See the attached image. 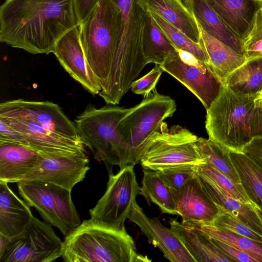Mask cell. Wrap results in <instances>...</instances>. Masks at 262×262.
<instances>
[{"label":"cell","mask_w":262,"mask_h":262,"mask_svg":"<svg viewBox=\"0 0 262 262\" xmlns=\"http://www.w3.org/2000/svg\"><path fill=\"white\" fill-rule=\"evenodd\" d=\"M234 34L243 41L248 36L257 11V0H206Z\"/></svg>","instance_id":"ffe728a7"},{"label":"cell","mask_w":262,"mask_h":262,"mask_svg":"<svg viewBox=\"0 0 262 262\" xmlns=\"http://www.w3.org/2000/svg\"><path fill=\"white\" fill-rule=\"evenodd\" d=\"M101 0H74L76 14L80 25L93 13Z\"/></svg>","instance_id":"ab89813d"},{"label":"cell","mask_w":262,"mask_h":262,"mask_svg":"<svg viewBox=\"0 0 262 262\" xmlns=\"http://www.w3.org/2000/svg\"><path fill=\"white\" fill-rule=\"evenodd\" d=\"M255 209H256V210L257 211V212H258V213L259 214V215L262 218V210H261L258 208H256V207H255Z\"/></svg>","instance_id":"bcb514c9"},{"label":"cell","mask_w":262,"mask_h":262,"mask_svg":"<svg viewBox=\"0 0 262 262\" xmlns=\"http://www.w3.org/2000/svg\"><path fill=\"white\" fill-rule=\"evenodd\" d=\"M0 115L29 120L60 136L82 142L75 123L52 102L22 99L6 101L0 104Z\"/></svg>","instance_id":"4fadbf2b"},{"label":"cell","mask_w":262,"mask_h":262,"mask_svg":"<svg viewBox=\"0 0 262 262\" xmlns=\"http://www.w3.org/2000/svg\"><path fill=\"white\" fill-rule=\"evenodd\" d=\"M8 184L0 181V233L11 238L23 231L34 216Z\"/></svg>","instance_id":"44dd1931"},{"label":"cell","mask_w":262,"mask_h":262,"mask_svg":"<svg viewBox=\"0 0 262 262\" xmlns=\"http://www.w3.org/2000/svg\"><path fill=\"white\" fill-rule=\"evenodd\" d=\"M177 109L175 101L156 89L135 106L128 108L119 120L120 133L127 145V165L140 163L154 134Z\"/></svg>","instance_id":"52a82bcc"},{"label":"cell","mask_w":262,"mask_h":262,"mask_svg":"<svg viewBox=\"0 0 262 262\" xmlns=\"http://www.w3.org/2000/svg\"><path fill=\"white\" fill-rule=\"evenodd\" d=\"M217 206L219 214L212 223L208 225L262 242L261 235L252 230L224 208Z\"/></svg>","instance_id":"e575fe53"},{"label":"cell","mask_w":262,"mask_h":262,"mask_svg":"<svg viewBox=\"0 0 262 262\" xmlns=\"http://www.w3.org/2000/svg\"><path fill=\"white\" fill-rule=\"evenodd\" d=\"M89 162L86 152L49 155L19 182H47L72 190L85 178Z\"/></svg>","instance_id":"5bb4252c"},{"label":"cell","mask_w":262,"mask_h":262,"mask_svg":"<svg viewBox=\"0 0 262 262\" xmlns=\"http://www.w3.org/2000/svg\"><path fill=\"white\" fill-rule=\"evenodd\" d=\"M262 5V0H257Z\"/></svg>","instance_id":"c3c4849f"},{"label":"cell","mask_w":262,"mask_h":262,"mask_svg":"<svg viewBox=\"0 0 262 262\" xmlns=\"http://www.w3.org/2000/svg\"><path fill=\"white\" fill-rule=\"evenodd\" d=\"M246 60L262 58V7L256 12L251 29L243 42Z\"/></svg>","instance_id":"d590c367"},{"label":"cell","mask_w":262,"mask_h":262,"mask_svg":"<svg viewBox=\"0 0 262 262\" xmlns=\"http://www.w3.org/2000/svg\"><path fill=\"white\" fill-rule=\"evenodd\" d=\"M66 262H148L137 252L125 228H113L91 219L80 225L63 241Z\"/></svg>","instance_id":"3957f363"},{"label":"cell","mask_w":262,"mask_h":262,"mask_svg":"<svg viewBox=\"0 0 262 262\" xmlns=\"http://www.w3.org/2000/svg\"><path fill=\"white\" fill-rule=\"evenodd\" d=\"M142 50L147 64L159 65L176 50L148 11L142 35Z\"/></svg>","instance_id":"83f0119b"},{"label":"cell","mask_w":262,"mask_h":262,"mask_svg":"<svg viewBox=\"0 0 262 262\" xmlns=\"http://www.w3.org/2000/svg\"><path fill=\"white\" fill-rule=\"evenodd\" d=\"M147 11L153 13L199 43L201 29L194 16L182 0H142Z\"/></svg>","instance_id":"603a6c76"},{"label":"cell","mask_w":262,"mask_h":262,"mask_svg":"<svg viewBox=\"0 0 262 262\" xmlns=\"http://www.w3.org/2000/svg\"><path fill=\"white\" fill-rule=\"evenodd\" d=\"M138 195L140 187L134 165H126L116 174L109 172L106 190L90 209V219L113 228L125 229V221Z\"/></svg>","instance_id":"30bf717a"},{"label":"cell","mask_w":262,"mask_h":262,"mask_svg":"<svg viewBox=\"0 0 262 262\" xmlns=\"http://www.w3.org/2000/svg\"><path fill=\"white\" fill-rule=\"evenodd\" d=\"M127 109L111 104L100 108L89 105L75 120L82 142L96 160L104 163L109 172L114 165L120 169L128 165L127 145L118 124Z\"/></svg>","instance_id":"5b68a950"},{"label":"cell","mask_w":262,"mask_h":262,"mask_svg":"<svg viewBox=\"0 0 262 262\" xmlns=\"http://www.w3.org/2000/svg\"><path fill=\"white\" fill-rule=\"evenodd\" d=\"M49 155L27 145L0 141V181L19 182Z\"/></svg>","instance_id":"d6986e66"},{"label":"cell","mask_w":262,"mask_h":262,"mask_svg":"<svg viewBox=\"0 0 262 262\" xmlns=\"http://www.w3.org/2000/svg\"><path fill=\"white\" fill-rule=\"evenodd\" d=\"M128 219L140 228L148 242L158 247L169 261L196 262L171 229L165 227L158 217H148L136 202Z\"/></svg>","instance_id":"ac0fdd59"},{"label":"cell","mask_w":262,"mask_h":262,"mask_svg":"<svg viewBox=\"0 0 262 262\" xmlns=\"http://www.w3.org/2000/svg\"><path fill=\"white\" fill-rule=\"evenodd\" d=\"M74 0H6L0 7V41L33 54L52 53L79 25Z\"/></svg>","instance_id":"6da1fadb"},{"label":"cell","mask_w":262,"mask_h":262,"mask_svg":"<svg viewBox=\"0 0 262 262\" xmlns=\"http://www.w3.org/2000/svg\"><path fill=\"white\" fill-rule=\"evenodd\" d=\"M140 195L150 205H157L163 213L177 215L175 204L170 188L164 182L158 172L143 169Z\"/></svg>","instance_id":"4dcf8cb0"},{"label":"cell","mask_w":262,"mask_h":262,"mask_svg":"<svg viewBox=\"0 0 262 262\" xmlns=\"http://www.w3.org/2000/svg\"><path fill=\"white\" fill-rule=\"evenodd\" d=\"M198 138L180 125L168 128L163 121L152 136L139 163L144 169L155 171L204 164L196 147Z\"/></svg>","instance_id":"ba28073f"},{"label":"cell","mask_w":262,"mask_h":262,"mask_svg":"<svg viewBox=\"0 0 262 262\" xmlns=\"http://www.w3.org/2000/svg\"><path fill=\"white\" fill-rule=\"evenodd\" d=\"M253 136L262 137V109L257 108L252 125Z\"/></svg>","instance_id":"7bdbcfd3"},{"label":"cell","mask_w":262,"mask_h":262,"mask_svg":"<svg viewBox=\"0 0 262 262\" xmlns=\"http://www.w3.org/2000/svg\"><path fill=\"white\" fill-rule=\"evenodd\" d=\"M160 66L192 93L206 110L219 92L222 83L208 65L188 52L176 49Z\"/></svg>","instance_id":"7c38bea8"},{"label":"cell","mask_w":262,"mask_h":262,"mask_svg":"<svg viewBox=\"0 0 262 262\" xmlns=\"http://www.w3.org/2000/svg\"><path fill=\"white\" fill-rule=\"evenodd\" d=\"M182 224L186 228L208 238L227 243L247 254L257 262H262L261 242L219 228L211 225L195 223Z\"/></svg>","instance_id":"f1b7e54d"},{"label":"cell","mask_w":262,"mask_h":262,"mask_svg":"<svg viewBox=\"0 0 262 262\" xmlns=\"http://www.w3.org/2000/svg\"><path fill=\"white\" fill-rule=\"evenodd\" d=\"M196 145L205 163L215 168L234 184L242 186L228 150L209 138L198 137Z\"/></svg>","instance_id":"1f68e13d"},{"label":"cell","mask_w":262,"mask_h":262,"mask_svg":"<svg viewBox=\"0 0 262 262\" xmlns=\"http://www.w3.org/2000/svg\"><path fill=\"white\" fill-rule=\"evenodd\" d=\"M10 238L0 233V253L6 248Z\"/></svg>","instance_id":"ee69618b"},{"label":"cell","mask_w":262,"mask_h":262,"mask_svg":"<svg viewBox=\"0 0 262 262\" xmlns=\"http://www.w3.org/2000/svg\"><path fill=\"white\" fill-rule=\"evenodd\" d=\"M259 96L262 97V91L260 92Z\"/></svg>","instance_id":"7dc6e473"},{"label":"cell","mask_w":262,"mask_h":262,"mask_svg":"<svg viewBox=\"0 0 262 262\" xmlns=\"http://www.w3.org/2000/svg\"><path fill=\"white\" fill-rule=\"evenodd\" d=\"M208 238L213 244L218 247L228 256L233 259L235 261L257 262L256 259L247 254L227 243L214 238Z\"/></svg>","instance_id":"f35d334b"},{"label":"cell","mask_w":262,"mask_h":262,"mask_svg":"<svg viewBox=\"0 0 262 262\" xmlns=\"http://www.w3.org/2000/svg\"><path fill=\"white\" fill-rule=\"evenodd\" d=\"M196 173L205 189L216 205L227 210L250 229L262 236V218L254 205L235 199L208 177Z\"/></svg>","instance_id":"d4e9b609"},{"label":"cell","mask_w":262,"mask_h":262,"mask_svg":"<svg viewBox=\"0 0 262 262\" xmlns=\"http://www.w3.org/2000/svg\"><path fill=\"white\" fill-rule=\"evenodd\" d=\"M117 11L118 33L110 72L99 93L108 104H118L147 64L142 35L147 11L142 0H113Z\"/></svg>","instance_id":"7a4b0ae2"},{"label":"cell","mask_w":262,"mask_h":262,"mask_svg":"<svg viewBox=\"0 0 262 262\" xmlns=\"http://www.w3.org/2000/svg\"><path fill=\"white\" fill-rule=\"evenodd\" d=\"M222 84L239 94L259 96L262 91V58L246 60L231 73Z\"/></svg>","instance_id":"f546056e"},{"label":"cell","mask_w":262,"mask_h":262,"mask_svg":"<svg viewBox=\"0 0 262 262\" xmlns=\"http://www.w3.org/2000/svg\"><path fill=\"white\" fill-rule=\"evenodd\" d=\"M259 95H241L224 84L206 110L205 128L209 139L225 149L243 152L253 137L252 125Z\"/></svg>","instance_id":"277c9868"},{"label":"cell","mask_w":262,"mask_h":262,"mask_svg":"<svg viewBox=\"0 0 262 262\" xmlns=\"http://www.w3.org/2000/svg\"><path fill=\"white\" fill-rule=\"evenodd\" d=\"M80 26L85 57L102 89L110 72L118 38L117 11L113 0H101Z\"/></svg>","instance_id":"8992f818"},{"label":"cell","mask_w":262,"mask_h":262,"mask_svg":"<svg viewBox=\"0 0 262 262\" xmlns=\"http://www.w3.org/2000/svg\"><path fill=\"white\" fill-rule=\"evenodd\" d=\"M80 34L79 25L58 40L52 53L70 75L94 96L99 94L101 87L86 61Z\"/></svg>","instance_id":"9a60e30c"},{"label":"cell","mask_w":262,"mask_h":262,"mask_svg":"<svg viewBox=\"0 0 262 262\" xmlns=\"http://www.w3.org/2000/svg\"><path fill=\"white\" fill-rule=\"evenodd\" d=\"M163 70L160 65L155 64L154 68L139 79L134 80L131 85L132 91L144 97L156 89Z\"/></svg>","instance_id":"74e56055"},{"label":"cell","mask_w":262,"mask_h":262,"mask_svg":"<svg viewBox=\"0 0 262 262\" xmlns=\"http://www.w3.org/2000/svg\"><path fill=\"white\" fill-rule=\"evenodd\" d=\"M228 151L245 192L262 210V169L245 153Z\"/></svg>","instance_id":"4316f807"},{"label":"cell","mask_w":262,"mask_h":262,"mask_svg":"<svg viewBox=\"0 0 262 262\" xmlns=\"http://www.w3.org/2000/svg\"><path fill=\"white\" fill-rule=\"evenodd\" d=\"M17 183L23 200L64 236L70 234L81 223L72 200L71 190L43 182L26 181Z\"/></svg>","instance_id":"9c48e42d"},{"label":"cell","mask_w":262,"mask_h":262,"mask_svg":"<svg viewBox=\"0 0 262 262\" xmlns=\"http://www.w3.org/2000/svg\"><path fill=\"white\" fill-rule=\"evenodd\" d=\"M63 246L51 225L33 216L23 231L10 238L0 262H53L62 257Z\"/></svg>","instance_id":"8fae6325"},{"label":"cell","mask_w":262,"mask_h":262,"mask_svg":"<svg viewBox=\"0 0 262 262\" xmlns=\"http://www.w3.org/2000/svg\"><path fill=\"white\" fill-rule=\"evenodd\" d=\"M195 166H180L164 169L157 172L169 188L178 189L195 175Z\"/></svg>","instance_id":"8d00e7d4"},{"label":"cell","mask_w":262,"mask_h":262,"mask_svg":"<svg viewBox=\"0 0 262 262\" xmlns=\"http://www.w3.org/2000/svg\"><path fill=\"white\" fill-rule=\"evenodd\" d=\"M183 2L204 31L242 54L243 41L206 0H183Z\"/></svg>","instance_id":"7402d4cb"},{"label":"cell","mask_w":262,"mask_h":262,"mask_svg":"<svg viewBox=\"0 0 262 262\" xmlns=\"http://www.w3.org/2000/svg\"><path fill=\"white\" fill-rule=\"evenodd\" d=\"M170 189L177 214L182 216V224H209L218 215L217 205L205 189L196 173L180 188Z\"/></svg>","instance_id":"2e32d148"},{"label":"cell","mask_w":262,"mask_h":262,"mask_svg":"<svg viewBox=\"0 0 262 262\" xmlns=\"http://www.w3.org/2000/svg\"><path fill=\"white\" fill-rule=\"evenodd\" d=\"M166 37L178 49L188 52L207 63L206 57L201 45L192 40L182 32L158 15L150 12Z\"/></svg>","instance_id":"d6a6232c"},{"label":"cell","mask_w":262,"mask_h":262,"mask_svg":"<svg viewBox=\"0 0 262 262\" xmlns=\"http://www.w3.org/2000/svg\"><path fill=\"white\" fill-rule=\"evenodd\" d=\"M169 224L196 262L235 261L213 244L207 237L186 228L173 219H170Z\"/></svg>","instance_id":"484cf974"},{"label":"cell","mask_w":262,"mask_h":262,"mask_svg":"<svg viewBox=\"0 0 262 262\" xmlns=\"http://www.w3.org/2000/svg\"><path fill=\"white\" fill-rule=\"evenodd\" d=\"M0 120L18 132L29 146L39 151L47 154L86 152L82 142L60 136L34 121L1 115Z\"/></svg>","instance_id":"e0dca14e"},{"label":"cell","mask_w":262,"mask_h":262,"mask_svg":"<svg viewBox=\"0 0 262 262\" xmlns=\"http://www.w3.org/2000/svg\"><path fill=\"white\" fill-rule=\"evenodd\" d=\"M0 141L28 145L24 137L17 130L0 120Z\"/></svg>","instance_id":"60d3db41"},{"label":"cell","mask_w":262,"mask_h":262,"mask_svg":"<svg viewBox=\"0 0 262 262\" xmlns=\"http://www.w3.org/2000/svg\"><path fill=\"white\" fill-rule=\"evenodd\" d=\"M195 172L198 174L205 176L213 180L235 199L243 203L254 205L245 192L242 186L234 184L227 176L211 165L204 163L196 165Z\"/></svg>","instance_id":"836d02e7"},{"label":"cell","mask_w":262,"mask_h":262,"mask_svg":"<svg viewBox=\"0 0 262 262\" xmlns=\"http://www.w3.org/2000/svg\"><path fill=\"white\" fill-rule=\"evenodd\" d=\"M200 43L205 53L209 68L221 83L246 61L243 55L213 38L201 28Z\"/></svg>","instance_id":"cb8c5ba5"},{"label":"cell","mask_w":262,"mask_h":262,"mask_svg":"<svg viewBox=\"0 0 262 262\" xmlns=\"http://www.w3.org/2000/svg\"><path fill=\"white\" fill-rule=\"evenodd\" d=\"M243 152L248 156L262 159V137L254 136L245 147Z\"/></svg>","instance_id":"b9f144b4"},{"label":"cell","mask_w":262,"mask_h":262,"mask_svg":"<svg viewBox=\"0 0 262 262\" xmlns=\"http://www.w3.org/2000/svg\"><path fill=\"white\" fill-rule=\"evenodd\" d=\"M255 104L256 108L262 109V97L258 96L255 100Z\"/></svg>","instance_id":"f6af8a7d"}]
</instances>
